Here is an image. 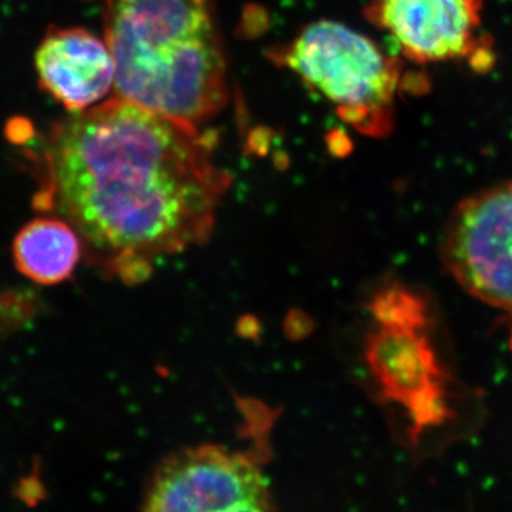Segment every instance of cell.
Instances as JSON below:
<instances>
[{"label":"cell","instance_id":"6da1fadb","mask_svg":"<svg viewBox=\"0 0 512 512\" xmlns=\"http://www.w3.org/2000/svg\"><path fill=\"white\" fill-rule=\"evenodd\" d=\"M215 138L117 99L70 113L45 140L49 185L84 241L123 281L210 238L229 175Z\"/></svg>","mask_w":512,"mask_h":512},{"label":"cell","instance_id":"7a4b0ae2","mask_svg":"<svg viewBox=\"0 0 512 512\" xmlns=\"http://www.w3.org/2000/svg\"><path fill=\"white\" fill-rule=\"evenodd\" d=\"M104 30L120 99L192 126L227 103L212 0H106Z\"/></svg>","mask_w":512,"mask_h":512},{"label":"cell","instance_id":"3957f363","mask_svg":"<svg viewBox=\"0 0 512 512\" xmlns=\"http://www.w3.org/2000/svg\"><path fill=\"white\" fill-rule=\"evenodd\" d=\"M369 311L376 328L367 335L365 362L379 399L399 406L416 429L453 416L461 387L440 352L429 299L390 284L373 295Z\"/></svg>","mask_w":512,"mask_h":512},{"label":"cell","instance_id":"277c9868","mask_svg":"<svg viewBox=\"0 0 512 512\" xmlns=\"http://www.w3.org/2000/svg\"><path fill=\"white\" fill-rule=\"evenodd\" d=\"M272 57L322 94L359 133L384 137L392 131L402 69L369 37L343 23L319 20Z\"/></svg>","mask_w":512,"mask_h":512},{"label":"cell","instance_id":"5b68a950","mask_svg":"<svg viewBox=\"0 0 512 512\" xmlns=\"http://www.w3.org/2000/svg\"><path fill=\"white\" fill-rule=\"evenodd\" d=\"M440 254L464 292L512 313V180L458 202L444 225Z\"/></svg>","mask_w":512,"mask_h":512},{"label":"cell","instance_id":"8992f818","mask_svg":"<svg viewBox=\"0 0 512 512\" xmlns=\"http://www.w3.org/2000/svg\"><path fill=\"white\" fill-rule=\"evenodd\" d=\"M141 512H274V504L251 453L205 444L161 463Z\"/></svg>","mask_w":512,"mask_h":512},{"label":"cell","instance_id":"52a82bcc","mask_svg":"<svg viewBox=\"0 0 512 512\" xmlns=\"http://www.w3.org/2000/svg\"><path fill=\"white\" fill-rule=\"evenodd\" d=\"M483 0H373L367 16L416 63L477 59Z\"/></svg>","mask_w":512,"mask_h":512},{"label":"cell","instance_id":"ba28073f","mask_svg":"<svg viewBox=\"0 0 512 512\" xmlns=\"http://www.w3.org/2000/svg\"><path fill=\"white\" fill-rule=\"evenodd\" d=\"M35 66L42 89L69 113L97 106L116 77L106 40L82 28L47 33L37 47Z\"/></svg>","mask_w":512,"mask_h":512},{"label":"cell","instance_id":"9c48e42d","mask_svg":"<svg viewBox=\"0 0 512 512\" xmlns=\"http://www.w3.org/2000/svg\"><path fill=\"white\" fill-rule=\"evenodd\" d=\"M13 261L37 285H57L73 274L80 256L79 232L55 218H37L13 239Z\"/></svg>","mask_w":512,"mask_h":512},{"label":"cell","instance_id":"30bf717a","mask_svg":"<svg viewBox=\"0 0 512 512\" xmlns=\"http://www.w3.org/2000/svg\"><path fill=\"white\" fill-rule=\"evenodd\" d=\"M12 497L29 510H35L49 500L50 494L43 481L42 463L40 458L33 460L32 468L28 474H23L12 487Z\"/></svg>","mask_w":512,"mask_h":512}]
</instances>
